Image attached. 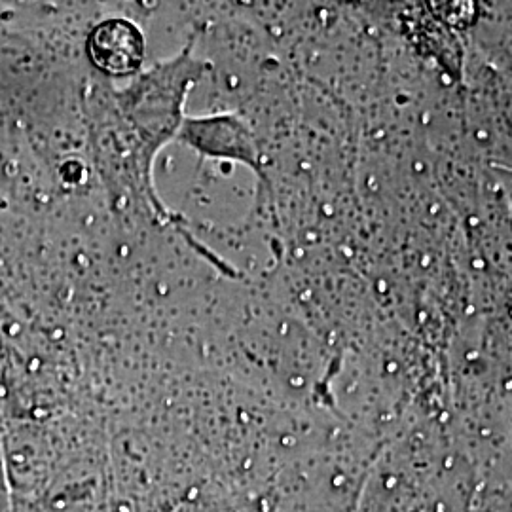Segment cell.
Masks as SVG:
<instances>
[{"instance_id":"6da1fadb","label":"cell","mask_w":512,"mask_h":512,"mask_svg":"<svg viewBox=\"0 0 512 512\" xmlns=\"http://www.w3.org/2000/svg\"><path fill=\"white\" fill-rule=\"evenodd\" d=\"M203 71L205 63L194 57L188 44L177 57L137 74L126 90L114 92L120 124L148 165L160 147L179 135L186 120V95Z\"/></svg>"},{"instance_id":"7a4b0ae2","label":"cell","mask_w":512,"mask_h":512,"mask_svg":"<svg viewBox=\"0 0 512 512\" xmlns=\"http://www.w3.org/2000/svg\"><path fill=\"white\" fill-rule=\"evenodd\" d=\"M177 137L202 156L234 160L258 171L255 139L238 116L220 114L207 118H186Z\"/></svg>"},{"instance_id":"3957f363","label":"cell","mask_w":512,"mask_h":512,"mask_svg":"<svg viewBox=\"0 0 512 512\" xmlns=\"http://www.w3.org/2000/svg\"><path fill=\"white\" fill-rule=\"evenodd\" d=\"M86 50L101 73L124 78L141 71L145 61V37L129 19H105L93 27Z\"/></svg>"}]
</instances>
